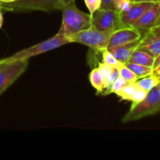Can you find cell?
<instances>
[{
    "mask_svg": "<svg viewBox=\"0 0 160 160\" xmlns=\"http://www.w3.org/2000/svg\"><path fill=\"white\" fill-rule=\"evenodd\" d=\"M62 21L58 33L69 38L92 27V16L80 10L74 1L66 5L62 9Z\"/></svg>",
    "mask_w": 160,
    "mask_h": 160,
    "instance_id": "6da1fadb",
    "label": "cell"
},
{
    "mask_svg": "<svg viewBox=\"0 0 160 160\" xmlns=\"http://www.w3.org/2000/svg\"><path fill=\"white\" fill-rule=\"evenodd\" d=\"M160 112V83L148 91L142 101L132 103L131 109L123 118V123L137 120Z\"/></svg>",
    "mask_w": 160,
    "mask_h": 160,
    "instance_id": "7a4b0ae2",
    "label": "cell"
},
{
    "mask_svg": "<svg viewBox=\"0 0 160 160\" xmlns=\"http://www.w3.org/2000/svg\"><path fill=\"white\" fill-rule=\"evenodd\" d=\"M69 43H70V42L68 38L57 33L56 35L47 39V40L43 41L38 44H36V45L29 47V48L20 50L12 56L3 59L6 61L28 60L30 58L33 57V56L52 51V50L56 49V48H59L60 46Z\"/></svg>",
    "mask_w": 160,
    "mask_h": 160,
    "instance_id": "3957f363",
    "label": "cell"
},
{
    "mask_svg": "<svg viewBox=\"0 0 160 160\" xmlns=\"http://www.w3.org/2000/svg\"><path fill=\"white\" fill-rule=\"evenodd\" d=\"M112 31H101L91 27L69 37L70 43H80L89 47L96 52H102L107 48Z\"/></svg>",
    "mask_w": 160,
    "mask_h": 160,
    "instance_id": "277c9868",
    "label": "cell"
},
{
    "mask_svg": "<svg viewBox=\"0 0 160 160\" xmlns=\"http://www.w3.org/2000/svg\"><path fill=\"white\" fill-rule=\"evenodd\" d=\"M74 0H17L10 3H1L4 10L26 11L40 10L49 12L62 10L68 3Z\"/></svg>",
    "mask_w": 160,
    "mask_h": 160,
    "instance_id": "5b68a950",
    "label": "cell"
},
{
    "mask_svg": "<svg viewBox=\"0 0 160 160\" xmlns=\"http://www.w3.org/2000/svg\"><path fill=\"white\" fill-rule=\"evenodd\" d=\"M28 66V60H0V95L12 85Z\"/></svg>",
    "mask_w": 160,
    "mask_h": 160,
    "instance_id": "8992f818",
    "label": "cell"
},
{
    "mask_svg": "<svg viewBox=\"0 0 160 160\" xmlns=\"http://www.w3.org/2000/svg\"><path fill=\"white\" fill-rule=\"evenodd\" d=\"M92 27L101 31H112L120 29L119 15L116 11L111 9H98L91 14Z\"/></svg>",
    "mask_w": 160,
    "mask_h": 160,
    "instance_id": "52a82bcc",
    "label": "cell"
},
{
    "mask_svg": "<svg viewBox=\"0 0 160 160\" xmlns=\"http://www.w3.org/2000/svg\"><path fill=\"white\" fill-rule=\"evenodd\" d=\"M142 37V33L132 27L120 28L112 33L106 49H109L113 47L124 45L134 41L140 40Z\"/></svg>",
    "mask_w": 160,
    "mask_h": 160,
    "instance_id": "ba28073f",
    "label": "cell"
},
{
    "mask_svg": "<svg viewBox=\"0 0 160 160\" xmlns=\"http://www.w3.org/2000/svg\"><path fill=\"white\" fill-rule=\"evenodd\" d=\"M154 3L133 2L128 10L118 13L120 28L132 27L133 24L146 12Z\"/></svg>",
    "mask_w": 160,
    "mask_h": 160,
    "instance_id": "9c48e42d",
    "label": "cell"
},
{
    "mask_svg": "<svg viewBox=\"0 0 160 160\" xmlns=\"http://www.w3.org/2000/svg\"><path fill=\"white\" fill-rule=\"evenodd\" d=\"M160 16V2L154 3L143 15L133 24L132 28L142 31L148 32L157 22Z\"/></svg>",
    "mask_w": 160,
    "mask_h": 160,
    "instance_id": "30bf717a",
    "label": "cell"
},
{
    "mask_svg": "<svg viewBox=\"0 0 160 160\" xmlns=\"http://www.w3.org/2000/svg\"><path fill=\"white\" fill-rule=\"evenodd\" d=\"M138 48L145 52L153 58L157 57L160 54V36L154 35L148 31L142 37Z\"/></svg>",
    "mask_w": 160,
    "mask_h": 160,
    "instance_id": "8fae6325",
    "label": "cell"
},
{
    "mask_svg": "<svg viewBox=\"0 0 160 160\" xmlns=\"http://www.w3.org/2000/svg\"><path fill=\"white\" fill-rule=\"evenodd\" d=\"M140 41L141 39L140 40L134 41V42L124 44V45L113 47V48H111L108 50L115 56V58L119 62H120L123 64H125L126 62H128L132 53L138 48Z\"/></svg>",
    "mask_w": 160,
    "mask_h": 160,
    "instance_id": "7c38bea8",
    "label": "cell"
},
{
    "mask_svg": "<svg viewBox=\"0 0 160 160\" xmlns=\"http://www.w3.org/2000/svg\"><path fill=\"white\" fill-rule=\"evenodd\" d=\"M154 61L155 58H153L152 56L148 55L145 52L137 48L131 56L129 60H128V62H132V63L139 64V65L147 66V67H151L153 68Z\"/></svg>",
    "mask_w": 160,
    "mask_h": 160,
    "instance_id": "4fadbf2b",
    "label": "cell"
},
{
    "mask_svg": "<svg viewBox=\"0 0 160 160\" xmlns=\"http://www.w3.org/2000/svg\"><path fill=\"white\" fill-rule=\"evenodd\" d=\"M89 81L92 87L96 89L98 94L101 93L106 87V79L98 67L91 71L89 74Z\"/></svg>",
    "mask_w": 160,
    "mask_h": 160,
    "instance_id": "5bb4252c",
    "label": "cell"
},
{
    "mask_svg": "<svg viewBox=\"0 0 160 160\" xmlns=\"http://www.w3.org/2000/svg\"><path fill=\"white\" fill-rule=\"evenodd\" d=\"M139 88L140 87L136 83V81H134V82H128L127 81L126 84L123 86V88L120 91V92L117 94V95L122 100H127V101L131 102L133 97L135 95Z\"/></svg>",
    "mask_w": 160,
    "mask_h": 160,
    "instance_id": "9a60e30c",
    "label": "cell"
},
{
    "mask_svg": "<svg viewBox=\"0 0 160 160\" xmlns=\"http://www.w3.org/2000/svg\"><path fill=\"white\" fill-rule=\"evenodd\" d=\"M136 83L138 84L139 87L143 88L146 92H148V91L152 89L153 88L156 87L157 84H159L160 77L155 74V73H152V74L148 75V76L137 80Z\"/></svg>",
    "mask_w": 160,
    "mask_h": 160,
    "instance_id": "2e32d148",
    "label": "cell"
},
{
    "mask_svg": "<svg viewBox=\"0 0 160 160\" xmlns=\"http://www.w3.org/2000/svg\"><path fill=\"white\" fill-rule=\"evenodd\" d=\"M125 66L128 67L134 74L136 75L138 79L153 73V68L151 67H147V66L139 65V64L132 63V62H126Z\"/></svg>",
    "mask_w": 160,
    "mask_h": 160,
    "instance_id": "e0dca14e",
    "label": "cell"
},
{
    "mask_svg": "<svg viewBox=\"0 0 160 160\" xmlns=\"http://www.w3.org/2000/svg\"><path fill=\"white\" fill-rule=\"evenodd\" d=\"M120 75L121 78H123L128 82H134L138 80V78L136 77V75L128 68V67L125 66V64H122L118 68Z\"/></svg>",
    "mask_w": 160,
    "mask_h": 160,
    "instance_id": "ac0fdd59",
    "label": "cell"
},
{
    "mask_svg": "<svg viewBox=\"0 0 160 160\" xmlns=\"http://www.w3.org/2000/svg\"><path fill=\"white\" fill-rule=\"evenodd\" d=\"M101 53L102 55V62H106V63L109 64V65H111L112 67H117V68H119V67L123 64L120 62H119V61L116 59L115 56H114L108 49L103 50Z\"/></svg>",
    "mask_w": 160,
    "mask_h": 160,
    "instance_id": "d6986e66",
    "label": "cell"
},
{
    "mask_svg": "<svg viewBox=\"0 0 160 160\" xmlns=\"http://www.w3.org/2000/svg\"><path fill=\"white\" fill-rule=\"evenodd\" d=\"M132 3L131 0H114L113 9L117 13H120L128 10L131 8Z\"/></svg>",
    "mask_w": 160,
    "mask_h": 160,
    "instance_id": "ffe728a7",
    "label": "cell"
},
{
    "mask_svg": "<svg viewBox=\"0 0 160 160\" xmlns=\"http://www.w3.org/2000/svg\"><path fill=\"white\" fill-rule=\"evenodd\" d=\"M98 68L99 69L101 73L103 74V76H104L105 79H106H106L109 78V75L112 73L114 69L117 68V67H113L111 65H109V64L106 63V62H98Z\"/></svg>",
    "mask_w": 160,
    "mask_h": 160,
    "instance_id": "44dd1931",
    "label": "cell"
},
{
    "mask_svg": "<svg viewBox=\"0 0 160 160\" xmlns=\"http://www.w3.org/2000/svg\"><path fill=\"white\" fill-rule=\"evenodd\" d=\"M86 6L88 9L90 14L93 13L95 11L98 9L101 6L102 0H84Z\"/></svg>",
    "mask_w": 160,
    "mask_h": 160,
    "instance_id": "7402d4cb",
    "label": "cell"
},
{
    "mask_svg": "<svg viewBox=\"0 0 160 160\" xmlns=\"http://www.w3.org/2000/svg\"><path fill=\"white\" fill-rule=\"evenodd\" d=\"M126 82L127 81L123 78H121V77L117 78L115 81V82L113 83V84H112V93H115L116 95H117L120 92V91L121 90L123 86L126 84Z\"/></svg>",
    "mask_w": 160,
    "mask_h": 160,
    "instance_id": "603a6c76",
    "label": "cell"
},
{
    "mask_svg": "<svg viewBox=\"0 0 160 160\" xmlns=\"http://www.w3.org/2000/svg\"><path fill=\"white\" fill-rule=\"evenodd\" d=\"M147 93H148V92L144 90V89L142 88L141 87L139 88V89L137 91V92H136L135 95H134V97H133L132 100H131L132 103H134H134L140 102L141 101H142V100L145 98Z\"/></svg>",
    "mask_w": 160,
    "mask_h": 160,
    "instance_id": "cb8c5ba5",
    "label": "cell"
},
{
    "mask_svg": "<svg viewBox=\"0 0 160 160\" xmlns=\"http://www.w3.org/2000/svg\"><path fill=\"white\" fill-rule=\"evenodd\" d=\"M113 1L114 0H102L100 9H111V10H114Z\"/></svg>",
    "mask_w": 160,
    "mask_h": 160,
    "instance_id": "d4e9b609",
    "label": "cell"
},
{
    "mask_svg": "<svg viewBox=\"0 0 160 160\" xmlns=\"http://www.w3.org/2000/svg\"><path fill=\"white\" fill-rule=\"evenodd\" d=\"M148 32H150L151 34H154L156 36H160V16L158 19L157 22L156 23V24L151 28V29L148 31Z\"/></svg>",
    "mask_w": 160,
    "mask_h": 160,
    "instance_id": "484cf974",
    "label": "cell"
},
{
    "mask_svg": "<svg viewBox=\"0 0 160 160\" xmlns=\"http://www.w3.org/2000/svg\"><path fill=\"white\" fill-rule=\"evenodd\" d=\"M132 2H150V3H158L160 2V0H134Z\"/></svg>",
    "mask_w": 160,
    "mask_h": 160,
    "instance_id": "4316f807",
    "label": "cell"
},
{
    "mask_svg": "<svg viewBox=\"0 0 160 160\" xmlns=\"http://www.w3.org/2000/svg\"><path fill=\"white\" fill-rule=\"evenodd\" d=\"M3 8L2 6L1 2H0V28H2L3 25Z\"/></svg>",
    "mask_w": 160,
    "mask_h": 160,
    "instance_id": "83f0119b",
    "label": "cell"
},
{
    "mask_svg": "<svg viewBox=\"0 0 160 160\" xmlns=\"http://www.w3.org/2000/svg\"><path fill=\"white\" fill-rule=\"evenodd\" d=\"M159 66H160V54L157 56V57L155 58L154 64H153V69H156V67H158Z\"/></svg>",
    "mask_w": 160,
    "mask_h": 160,
    "instance_id": "f1b7e54d",
    "label": "cell"
},
{
    "mask_svg": "<svg viewBox=\"0 0 160 160\" xmlns=\"http://www.w3.org/2000/svg\"><path fill=\"white\" fill-rule=\"evenodd\" d=\"M153 73H155V74L158 75V76L160 77V66H159L158 67H156V69H154V70H153Z\"/></svg>",
    "mask_w": 160,
    "mask_h": 160,
    "instance_id": "f546056e",
    "label": "cell"
},
{
    "mask_svg": "<svg viewBox=\"0 0 160 160\" xmlns=\"http://www.w3.org/2000/svg\"><path fill=\"white\" fill-rule=\"evenodd\" d=\"M17 1V0H0V2L1 3H10L13 2Z\"/></svg>",
    "mask_w": 160,
    "mask_h": 160,
    "instance_id": "4dcf8cb0",
    "label": "cell"
},
{
    "mask_svg": "<svg viewBox=\"0 0 160 160\" xmlns=\"http://www.w3.org/2000/svg\"><path fill=\"white\" fill-rule=\"evenodd\" d=\"M131 1H132V2H133V1H134V0H131Z\"/></svg>",
    "mask_w": 160,
    "mask_h": 160,
    "instance_id": "1f68e13d",
    "label": "cell"
},
{
    "mask_svg": "<svg viewBox=\"0 0 160 160\" xmlns=\"http://www.w3.org/2000/svg\"><path fill=\"white\" fill-rule=\"evenodd\" d=\"M0 60H1V59H0Z\"/></svg>",
    "mask_w": 160,
    "mask_h": 160,
    "instance_id": "d6a6232c",
    "label": "cell"
}]
</instances>
